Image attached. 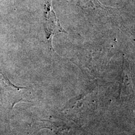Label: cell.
I'll list each match as a JSON object with an SVG mask.
<instances>
[{
    "label": "cell",
    "instance_id": "cell-1",
    "mask_svg": "<svg viewBox=\"0 0 135 135\" xmlns=\"http://www.w3.org/2000/svg\"><path fill=\"white\" fill-rule=\"evenodd\" d=\"M27 88L13 85L2 72L0 67V113L11 112L19 102L27 101L23 94Z\"/></svg>",
    "mask_w": 135,
    "mask_h": 135
},
{
    "label": "cell",
    "instance_id": "cell-2",
    "mask_svg": "<svg viewBox=\"0 0 135 135\" xmlns=\"http://www.w3.org/2000/svg\"><path fill=\"white\" fill-rule=\"evenodd\" d=\"M45 29L46 38L52 47V40L54 35L60 33L67 32L61 26L51 3V0L45 5Z\"/></svg>",
    "mask_w": 135,
    "mask_h": 135
}]
</instances>
